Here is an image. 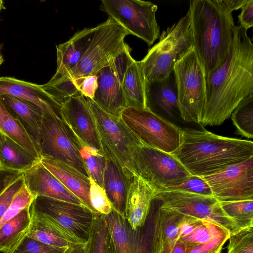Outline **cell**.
Masks as SVG:
<instances>
[{
  "instance_id": "obj_1",
  "label": "cell",
  "mask_w": 253,
  "mask_h": 253,
  "mask_svg": "<svg viewBox=\"0 0 253 253\" xmlns=\"http://www.w3.org/2000/svg\"><path fill=\"white\" fill-rule=\"evenodd\" d=\"M247 31L234 26L224 62L206 77L203 126L221 125L243 99L253 94V44Z\"/></svg>"
},
{
  "instance_id": "obj_2",
  "label": "cell",
  "mask_w": 253,
  "mask_h": 253,
  "mask_svg": "<svg viewBox=\"0 0 253 253\" xmlns=\"http://www.w3.org/2000/svg\"><path fill=\"white\" fill-rule=\"evenodd\" d=\"M171 154L190 174L203 177L253 156V142L185 128L179 146Z\"/></svg>"
},
{
  "instance_id": "obj_3",
  "label": "cell",
  "mask_w": 253,
  "mask_h": 253,
  "mask_svg": "<svg viewBox=\"0 0 253 253\" xmlns=\"http://www.w3.org/2000/svg\"><path fill=\"white\" fill-rule=\"evenodd\" d=\"M193 37V49L206 77L224 62L235 26L232 11L224 0H192L188 10Z\"/></svg>"
},
{
  "instance_id": "obj_4",
  "label": "cell",
  "mask_w": 253,
  "mask_h": 253,
  "mask_svg": "<svg viewBox=\"0 0 253 253\" xmlns=\"http://www.w3.org/2000/svg\"><path fill=\"white\" fill-rule=\"evenodd\" d=\"M129 33L111 17L96 26L92 40L82 60L64 79L42 84V87L61 103L68 97L80 94L73 84L86 77L95 76L123 52L127 44L125 37Z\"/></svg>"
},
{
  "instance_id": "obj_5",
  "label": "cell",
  "mask_w": 253,
  "mask_h": 253,
  "mask_svg": "<svg viewBox=\"0 0 253 253\" xmlns=\"http://www.w3.org/2000/svg\"><path fill=\"white\" fill-rule=\"evenodd\" d=\"M29 210L31 215L72 245L87 242L96 213L83 205L44 196L35 197Z\"/></svg>"
},
{
  "instance_id": "obj_6",
  "label": "cell",
  "mask_w": 253,
  "mask_h": 253,
  "mask_svg": "<svg viewBox=\"0 0 253 253\" xmlns=\"http://www.w3.org/2000/svg\"><path fill=\"white\" fill-rule=\"evenodd\" d=\"M193 48V37L188 10L185 16L163 31L159 41L139 61L145 82L167 77L175 63Z\"/></svg>"
},
{
  "instance_id": "obj_7",
  "label": "cell",
  "mask_w": 253,
  "mask_h": 253,
  "mask_svg": "<svg viewBox=\"0 0 253 253\" xmlns=\"http://www.w3.org/2000/svg\"><path fill=\"white\" fill-rule=\"evenodd\" d=\"M85 98L95 119L103 154L131 180L135 176L132 169L133 155L142 144L121 117L106 112L92 99Z\"/></svg>"
},
{
  "instance_id": "obj_8",
  "label": "cell",
  "mask_w": 253,
  "mask_h": 253,
  "mask_svg": "<svg viewBox=\"0 0 253 253\" xmlns=\"http://www.w3.org/2000/svg\"><path fill=\"white\" fill-rule=\"evenodd\" d=\"M173 71L182 120L201 124L206 100V75L193 48L175 63Z\"/></svg>"
},
{
  "instance_id": "obj_9",
  "label": "cell",
  "mask_w": 253,
  "mask_h": 253,
  "mask_svg": "<svg viewBox=\"0 0 253 253\" xmlns=\"http://www.w3.org/2000/svg\"><path fill=\"white\" fill-rule=\"evenodd\" d=\"M132 169L156 192L178 185L191 175L170 153L143 144L134 153Z\"/></svg>"
},
{
  "instance_id": "obj_10",
  "label": "cell",
  "mask_w": 253,
  "mask_h": 253,
  "mask_svg": "<svg viewBox=\"0 0 253 253\" xmlns=\"http://www.w3.org/2000/svg\"><path fill=\"white\" fill-rule=\"evenodd\" d=\"M120 117L143 145L171 154L181 143L182 128L146 108L126 107Z\"/></svg>"
},
{
  "instance_id": "obj_11",
  "label": "cell",
  "mask_w": 253,
  "mask_h": 253,
  "mask_svg": "<svg viewBox=\"0 0 253 253\" xmlns=\"http://www.w3.org/2000/svg\"><path fill=\"white\" fill-rule=\"evenodd\" d=\"M40 136L41 158L58 159L89 177L81 155L84 145L62 118L51 113L43 114Z\"/></svg>"
},
{
  "instance_id": "obj_12",
  "label": "cell",
  "mask_w": 253,
  "mask_h": 253,
  "mask_svg": "<svg viewBox=\"0 0 253 253\" xmlns=\"http://www.w3.org/2000/svg\"><path fill=\"white\" fill-rule=\"evenodd\" d=\"M153 199L162 208L210 221L230 234L240 230L212 196L172 190L157 192Z\"/></svg>"
},
{
  "instance_id": "obj_13",
  "label": "cell",
  "mask_w": 253,
  "mask_h": 253,
  "mask_svg": "<svg viewBox=\"0 0 253 253\" xmlns=\"http://www.w3.org/2000/svg\"><path fill=\"white\" fill-rule=\"evenodd\" d=\"M100 9L109 17L150 46L160 36L156 13L158 6L141 0H102Z\"/></svg>"
},
{
  "instance_id": "obj_14",
  "label": "cell",
  "mask_w": 253,
  "mask_h": 253,
  "mask_svg": "<svg viewBox=\"0 0 253 253\" xmlns=\"http://www.w3.org/2000/svg\"><path fill=\"white\" fill-rule=\"evenodd\" d=\"M185 214L161 207L154 199L141 229L145 253H170L180 238Z\"/></svg>"
},
{
  "instance_id": "obj_15",
  "label": "cell",
  "mask_w": 253,
  "mask_h": 253,
  "mask_svg": "<svg viewBox=\"0 0 253 253\" xmlns=\"http://www.w3.org/2000/svg\"><path fill=\"white\" fill-rule=\"evenodd\" d=\"M128 45L125 50L96 75L97 87L92 99L106 112L120 117L127 107L122 87L126 67L133 58Z\"/></svg>"
},
{
  "instance_id": "obj_16",
  "label": "cell",
  "mask_w": 253,
  "mask_h": 253,
  "mask_svg": "<svg viewBox=\"0 0 253 253\" xmlns=\"http://www.w3.org/2000/svg\"><path fill=\"white\" fill-rule=\"evenodd\" d=\"M203 177L219 202L253 200V156Z\"/></svg>"
},
{
  "instance_id": "obj_17",
  "label": "cell",
  "mask_w": 253,
  "mask_h": 253,
  "mask_svg": "<svg viewBox=\"0 0 253 253\" xmlns=\"http://www.w3.org/2000/svg\"><path fill=\"white\" fill-rule=\"evenodd\" d=\"M61 110L62 119L83 144L102 152L95 119L86 98L81 94L71 96L61 103Z\"/></svg>"
},
{
  "instance_id": "obj_18",
  "label": "cell",
  "mask_w": 253,
  "mask_h": 253,
  "mask_svg": "<svg viewBox=\"0 0 253 253\" xmlns=\"http://www.w3.org/2000/svg\"><path fill=\"white\" fill-rule=\"evenodd\" d=\"M145 102L146 109L168 121H183L173 70L165 78L145 82Z\"/></svg>"
},
{
  "instance_id": "obj_19",
  "label": "cell",
  "mask_w": 253,
  "mask_h": 253,
  "mask_svg": "<svg viewBox=\"0 0 253 253\" xmlns=\"http://www.w3.org/2000/svg\"><path fill=\"white\" fill-rule=\"evenodd\" d=\"M23 177L26 187L34 198L44 196L83 205L40 161L24 171Z\"/></svg>"
},
{
  "instance_id": "obj_20",
  "label": "cell",
  "mask_w": 253,
  "mask_h": 253,
  "mask_svg": "<svg viewBox=\"0 0 253 253\" xmlns=\"http://www.w3.org/2000/svg\"><path fill=\"white\" fill-rule=\"evenodd\" d=\"M0 95H9L29 101L40 108L44 113L56 115L60 118L61 104L42 87L9 77H0Z\"/></svg>"
},
{
  "instance_id": "obj_21",
  "label": "cell",
  "mask_w": 253,
  "mask_h": 253,
  "mask_svg": "<svg viewBox=\"0 0 253 253\" xmlns=\"http://www.w3.org/2000/svg\"><path fill=\"white\" fill-rule=\"evenodd\" d=\"M96 27L76 32L67 42L56 45L57 69L49 83L65 78L78 65L89 46Z\"/></svg>"
},
{
  "instance_id": "obj_22",
  "label": "cell",
  "mask_w": 253,
  "mask_h": 253,
  "mask_svg": "<svg viewBox=\"0 0 253 253\" xmlns=\"http://www.w3.org/2000/svg\"><path fill=\"white\" fill-rule=\"evenodd\" d=\"M42 164L63 185L77 197L83 205L94 212L89 198L90 178L69 165L52 158L44 157L40 159Z\"/></svg>"
},
{
  "instance_id": "obj_23",
  "label": "cell",
  "mask_w": 253,
  "mask_h": 253,
  "mask_svg": "<svg viewBox=\"0 0 253 253\" xmlns=\"http://www.w3.org/2000/svg\"><path fill=\"white\" fill-rule=\"evenodd\" d=\"M156 191L141 178L131 179L127 194L125 218L133 230L142 228L147 220Z\"/></svg>"
},
{
  "instance_id": "obj_24",
  "label": "cell",
  "mask_w": 253,
  "mask_h": 253,
  "mask_svg": "<svg viewBox=\"0 0 253 253\" xmlns=\"http://www.w3.org/2000/svg\"><path fill=\"white\" fill-rule=\"evenodd\" d=\"M116 253H145L141 228L133 230L126 218L114 210L105 215Z\"/></svg>"
},
{
  "instance_id": "obj_25",
  "label": "cell",
  "mask_w": 253,
  "mask_h": 253,
  "mask_svg": "<svg viewBox=\"0 0 253 253\" xmlns=\"http://www.w3.org/2000/svg\"><path fill=\"white\" fill-rule=\"evenodd\" d=\"M1 96L4 103L12 114L21 123L40 154V131L43 115L42 110L34 104L23 99L9 95Z\"/></svg>"
},
{
  "instance_id": "obj_26",
  "label": "cell",
  "mask_w": 253,
  "mask_h": 253,
  "mask_svg": "<svg viewBox=\"0 0 253 253\" xmlns=\"http://www.w3.org/2000/svg\"><path fill=\"white\" fill-rule=\"evenodd\" d=\"M131 180L117 165L107 159L103 189L112 209L124 217Z\"/></svg>"
},
{
  "instance_id": "obj_27",
  "label": "cell",
  "mask_w": 253,
  "mask_h": 253,
  "mask_svg": "<svg viewBox=\"0 0 253 253\" xmlns=\"http://www.w3.org/2000/svg\"><path fill=\"white\" fill-rule=\"evenodd\" d=\"M40 161L0 131V167L24 172Z\"/></svg>"
},
{
  "instance_id": "obj_28",
  "label": "cell",
  "mask_w": 253,
  "mask_h": 253,
  "mask_svg": "<svg viewBox=\"0 0 253 253\" xmlns=\"http://www.w3.org/2000/svg\"><path fill=\"white\" fill-rule=\"evenodd\" d=\"M122 87L127 107L146 108L145 78L139 61L133 58L126 67Z\"/></svg>"
},
{
  "instance_id": "obj_29",
  "label": "cell",
  "mask_w": 253,
  "mask_h": 253,
  "mask_svg": "<svg viewBox=\"0 0 253 253\" xmlns=\"http://www.w3.org/2000/svg\"><path fill=\"white\" fill-rule=\"evenodd\" d=\"M31 222L29 207L0 228V252L11 253L26 235Z\"/></svg>"
},
{
  "instance_id": "obj_30",
  "label": "cell",
  "mask_w": 253,
  "mask_h": 253,
  "mask_svg": "<svg viewBox=\"0 0 253 253\" xmlns=\"http://www.w3.org/2000/svg\"><path fill=\"white\" fill-rule=\"evenodd\" d=\"M0 131L22 146L34 157L41 159L40 154L33 140L20 121L14 116L0 95Z\"/></svg>"
},
{
  "instance_id": "obj_31",
  "label": "cell",
  "mask_w": 253,
  "mask_h": 253,
  "mask_svg": "<svg viewBox=\"0 0 253 253\" xmlns=\"http://www.w3.org/2000/svg\"><path fill=\"white\" fill-rule=\"evenodd\" d=\"M84 247L85 253H116L104 215L98 212L94 213L88 239Z\"/></svg>"
},
{
  "instance_id": "obj_32",
  "label": "cell",
  "mask_w": 253,
  "mask_h": 253,
  "mask_svg": "<svg viewBox=\"0 0 253 253\" xmlns=\"http://www.w3.org/2000/svg\"><path fill=\"white\" fill-rule=\"evenodd\" d=\"M231 120L237 133L253 138V94L243 99L231 113Z\"/></svg>"
},
{
  "instance_id": "obj_33",
  "label": "cell",
  "mask_w": 253,
  "mask_h": 253,
  "mask_svg": "<svg viewBox=\"0 0 253 253\" xmlns=\"http://www.w3.org/2000/svg\"><path fill=\"white\" fill-rule=\"evenodd\" d=\"M224 212L239 229L253 227V200L220 202Z\"/></svg>"
},
{
  "instance_id": "obj_34",
  "label": "cell",
  "mask_w": 253,
  "mask_h": 253,
  "mask_svg": "<svg viewBox=\"0 0 253 253\" xmlns=\"http://www.w3.org/2000/svg\"><path fill=\"white\" fill-rule=\"evenodd\" d=\"M81 155L89 177L103 189V175L107 158L102 152L86 145L81 149Z\"/></svg>"
},
{
  "instance_id": "obj_35",
  "label": "cell",
  "mask_w": 253,
  "mask_h": 253,
  "mask_svg": "<svg viewBox=\"0 0 253 253\" xmlns=\"http://www.w3.org/2000/svg\"><path fill=\"white\" fill-rule=\"evenodd\" d=\"M31 222L26 235L46 245L68 249L71 245L37 217L31 215Z\"/></svg>"
},
{
  "instance_id": "obj_36",
  "label": "cell",
  "mask_w": 253,
  "mask_h": 253,
  "mask_svg": "<svg viewBox=\"0 0 253 253\" xmlns=\"http://www.w3.org/2000/svg\"><path fill=\"white\" fill-rule=\"evenodd\" d=\"M226 232L228 231L212 222L203 220L191 233L180 238L179 240L182 242L185 246L205 244Z\"/></svg>"
},
{
  "instance_id": "obj_37",
  "label": "cell",
  "mask_w": 253,
  "mask_h": 253,
  "mask_svg": "<svg viewBox=\"0 0 253 253\" xmlns=\"http://www.w3.org/2000/svg\"><path fill=\"white\" fill-rule=\"evenodd\" d=\"M226 253H253V227L230 234Z\"/></svg>"
},
{
  "instance_id": "obj_38",
  "label": "cell",
  "mask_w": 253,
  "mask_h": 253,
  "mask_svg": "<svg viewBox=\"0 0 253 253\" xmlns=\"http://www.w3.org/2000/svg\"><path fill=\"white\" fill-rule=\"evenodd\" d=\"M34 198L24 184L15 194L10 205L0 220V228L23 210L30 207Z\"/></svg>"
},
{
  "instance_id": "obj_39",
  "label": "cell",
  "mask_w": 253,
  "mask_h": 253,
  "mask_svg": "<svg viewBox=\"0 0 253 253\" xmlns=\"http://www.w3.org/2000/svg\"><path fill=\"white\" fill-rule=\"evenodd\" d=\"M67 250L46 245L26 235L11 253H65Z\"/></svg>"
},
{
  "instance_id": "obj_40",
  "label": "cell",
  "mask_w": 253,
  "mask_h": 253,
  "mask_svg": "<svg viewBox=\"0 0 253 253\" xmlns=\"http://www.w3.org/2000/svg\"><path fill=\"white\" fill-rule=\"evenodd\" d=\"M89 198L91 206L95 212L104 215L112 211L111 204L104 189L98 185L90 177Z\"/></svg>"
},
{
  "instance_id": "obj_41",
  "label": "cell",
  "mask_w": 253,
  "mask_h": 253,
  "mask_svg": "<svg viewBox=\"0 0 253 253\" xmlns=\"http://www.w3.org/2000/svg\"><path fill=\"white\" fill-rule=\"evenodd\" d=\"M172 190L212 196L211 188L203 177L191 174L179 185L170 187L166 190Z\"/></svg>"
},
{
  "instance_id": "obj_42",
  "label": "cell",
  "mask_w": 253,
  "mask_h": 253,
  "mask_svg": "<svg viewBox=\"0 0 253 253\" xmlns=\"http://www.w3.org/2000/svg\"><path fill=\"white\" fill-rule=\"evenodd\" d=\"M230 233L226 232L211 241L201 244L186 246L185 253H211L223 248L225 243L228 240Z\"/></svg>"
},
{
  "instance_id": "obj_43",
  "label": "cell",
  "mask_w": 253,
  "mask_h": 253,
  "mask_svg": "<svg viewBox=\"0 0 253 253\" xmlns=\"http://www.w3.org/2000/svg\"><path fill=\"white\" fill-rule=\"evenodd\" d=\"M24 185L22 175L11 183L0 195V220L10 205L13 197Z\"/></svg>"
},
{
  "instance_id": "obj_44",
  "label": "cell",
  "mask_w": 253,
  "mask_h": 253,
  "mask_svg": "<svg viewBox=\"0 0 253 253\" xmlns=\"http://www.w3.org/2000/svg\"><path fill=\"white\" fill-rule=\"evenodd\" d=\"M74 89L85 97L92 99L97 87V77H86L73 84Z\"/></svg>"
},
{
  "instance_id": "obj_45",
  "label": "cell",
  "mask_w": 253,
  "mask_h": 253,
  "mask_svg": "<svg viewBox=\"0 0 253 253\" xmlns=\"http://www.w3.org/2000/svg\"><path fill=\"white\" fill-rule=\"evenodd\" d=\"M23 175V172L0 167V195L14 181Z\"/></svg>"
},
{
  "instance_id": "obj_46",
  "label": "cell",
  "mask_w": 253,
  "mask_h": 253,
  "mask_svg": "<svg viewBox=\"0 0 253 253\" xmlns=\"http://www.w3.org/2000/svg\"><path fill=\"white\" fill-rule=\"evenodd\" d=\"M241 9V12L238 15L239 22L248 30L253 26V0H247Z\"/></svg>"
},
{
  "instance_id": "obj_47",
  "label": "cell",
  "mask_w": 253,
  "mask_h": 253,
  "mask_svg": "<svg viewBox=\"0 0 253 253\" xmlns=\"http://www.w3.org/2000/svg\"><path fill=\"white\" fill-rule=\"evenodd\" d=\"M228 8L231 11L241 9L247 0H224Z\"/></svg>"
},
{
  "instance_id": "obj_48",
  "label": "cell",
  "mask_w": 253,
  "mask_h": 253,
  "mask_svg": "<svg viewBox=\"0 0 253 253\" xmlns=\"http://www.w3.org/2000/svg\"><path fill=\"white\" fill-rule=\"evenodd\" d=\"M65 253H85L84 245L71 246Z\"/></svg>"
},
{
  "instance_id": "obj_49",
  "label": "cell",
  "mask_w": 253,
  "mask_h": 253,
  "mask_svg": "<svg viewBox=\"0 0 253 253\" xmlns=\"http://www.w3.org/2000/svg\"><path fill=\"white\" fill-rule=\"evenodd\" d=\"M186 246L181 241L178 240L175 244L170 253H185Z\"/></svg>"
},
{
  "instance_id": "obj_50",
  "label": "cell",
  "mask_w": 253,
  "mask_h": 253,
  "mask_svg": "<svg viewBox=\"0 0 253 253\" xmlns=\"http://www.w3.org/2000/svg\"><path fill=\"white\" fill-rule=\"evenodd\" d=\"M5 9V7L4 6L3 1L2 0H0V12L2 10Z\"/></svg>"
},
{
  "instance_id": "obj_51",
  "label": "cell",
  "mask_w": 253,
  "mask_h": 253,
  "mask_svg": "<svg viewBox=\"0 0 253 253\" xmlns=\"http://www.w3.org/2000/svg\"><path fill=\"white\" fill-rule=\"evenodd\" d=\"M4 61L3 57L2 54H0V66L3 63Z\"/></svg>"
},
{
  "instance_id": "obj_52",
  "label": "cell",
  "mask_w": 253,
  "mask_h": 253,
  "mask_svg": "<svg viewBox=\"0 0 253 253\" xmlns=\"http://www.w3.org/2000/svg\"><path fill=\"white\" fill-rule=\"evenodd\" d=\"M222 249H223V248L219 249L217 250V251H216L213 253H222L221 251H222Z\"/></svg>"
},
{
  "instance_id": "obj_53",
  "label": "cell",
  "mask_w": 253,
  "mask_h": 253,
  "mask_svg": "<svg viewBox=\"0 0 253 253\" xmlns=\"http://www.w3.org/2000/svg\"><path fill=\"white\" fill-rule=\"evenodd\" d=\"M3 44L0 43V54H1V51L3 49Z\"/></svg>"
},
{
  "instance_id": "obj_54",
  "label": "cell",
  "mask_w": 253,
  "mask_h": 253,
  "mask_svg": "<svg viewBox=\"0 0 253 253\" xmlns=\"http://www.w3.org/2000/svg\"><path fill=\"white\" fill-rule=\"evenodd\" d=\"M0 253H1V252H0Z\"/></svg>"
}]
</instances>
